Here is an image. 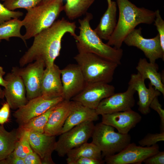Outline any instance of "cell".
<instances>
[{
    "label": "cell",
    "instance_id": "cell-1",
    "mask_svg": "<svg viewBox=\"0 0 164 164\" xmlns=\"http://www.w3.org/2000/svg\"><path fill=\"white\" fill-rule=\"evenodd\" d=\"M76 28L75 22H70L64 18L56 21L34 37L32 44L19 60L20 66L23 67L38 59L44 61L46 67L53 65L60 55L63 36L67 33L74 36L76 35Z\"/></svg>",
    "mask_w": 164,
    "mask_h": 164
},
{
    "label": "cell",
    "instance_id": "cell-2",
    "mask_svg": "<svg viewBox=\"0 0 164 164\" xmlns=\"http://www.w3.org/2000/svg\"><path fill=\"white\" fill-rule=\"evenodd\" d=\"M119 17L116 27L107 44L121 48L126 36L138 24H151L155 16V11L137 7L128 0H117Z\"/></svg>",
    "mask_w": 164,
    "mask_h": 164
},
{
    "label": "cell",
    "instance_id": "cell-3",
    "mask_svg": "<svg viewBox=\"0 0 164 164\" xmlns=\"http://www.w3.org/2000/svg\"><path fill=\"white\" fill-rule=\"evenodd\" d=\"M92 14L87 12L82 19H79V33L73 37L76 40L77 50L91 53L114 62L121 64L123 51L104 43L91 28L90 22L93 19Z\"/></svg>",
    "mask_w": 164,
    "mask_h": 164
},
{
    "label": "cell",
    "instance_id": "cell-4",
    "mask_svg": "<svg viewBox=\"0 0 164 164\" xmlns=\"http://www.w3.org/2000/svg\"><path fill=\"white\" fill-rule=\"evenodd\" d=\"M64 0H43L36 5L26 9L27 12L22 20L26 32V40L42 30L51 26L64 9Z\"/></svg>",
    "mask_w": 164,
    "mask_h": 164
},
{
    "label": "cell",
    "instance_id": "cell-5",
    "mask_svg": "<svg viewBox=\"0 0 164 164\" xmlns=\"http://www.w3.org/2000/svg\"><path fill=\"white\" fill-rule=\"evenodd\" d=\"M74 58L79 66L87 83L109 84L113 80L117 64L95 54L78 50Z\"/></svg>",
    "mask_w": 164,
    "mask_h": 164
},
{
    "label": "cell",
    "instance_id": "cell-6",
    "mask_svg": "<svg viewBox=\"0 0 164 164\" xmlns=\"http://www.w3.org/2000/svg\"><path fill=\"white\" fill-rule=\"evenodd\" d=\"M92 143L100 149L102 157L116 154L131 143L128 134L116 132L114 128L102 122L94 126L91 136Z\"/></svg>",
    "mask_w": 164,
    "mask_h": 164
},
{
    "label": "cell",
    "instance_id": "cell-7",
    "mask_svg": "<svg viewBox=\"0 0 164 164\" xmlns=\"http://www.w3.org/2000/svg\"><path fill=\"white\" fill-rule=\"evenodd\" d=\"M94 126L93 121H88L60 134L55 151L59 156H64L71 150L87 142L92 136Z\"/></svg>",
    "mask_w": 164,
    "mask_h": 164
},
{
    "label": "cell",
    "instance_id": "cell-8",
    "mask_svg": "<svg viewBox=\"0 0 164 164\" xmlns=\"http://www.w3.org/2000/svg\"><path fill=\"white\" fill-rule=\"evenodd\" d=\"M44 61L38 59L25 67H15L11 72L19 76L24 84L28 101L41 96V86L44 68Z\"/></svg>",
    "mask_w": 164,
    "mask_h": 164
},
{
    "label": "cell",
    "instance_id": "cell-9",
    "mask_svg": "<svg viewBox=\"0 0 164 164\" xmlns=\"http://www.w3.org/2000/svg\"><path fill=\"white\" fill-rule=\"evenodd\" d=\"M159 151L157 144L150 147L138 146L130 143L118 153L104 157L107 164H141L147 158Z\"/></svg>",
    "mask_w": 164,
    "mask_h": 164
},
{
    "label": "cell",
    "instance_id": "cell-10",
    "mask_svg": "<svg viewBox=\"0 0 164 164\" xmlns=\"http://www.w3.org/2000/svg\"><path fill=\"white\" fill-rule=\"evenodd\" d=\"M140 27L133 29L125 37L124 42L129 46L136 47L142 50L149 62L155 63L156 60L164 59V50L161 46L158 34L151 39L144 38Z\"/></svg>",
    "mask_w": 164,
    "mask_h": 164
},
{
    "label": "cell",
    "instance_id": "cell-11",
    "mask_svg": "<svg viewBox=\"0 0 164 164\" xmlns=\"http://www.w3.org/2000/svg\"><path fill=\"white\" fill-rule=\"evenodd\" d=\"M63 100L62 97L50 99L39 96L29 100L26 104L16 110L13 115L19 127L44 113Z\"/></svg>",
    "mask_w": 164,
    "mask_h": 164
},
{
    "label": "cell",
    "instance_id": "cell-12",
    "mask_svg": "<svg viewBox=\"0 0 164 164\" xmlns=\"http://www.w3.org/2000/svg\"><path fill=\"white\" fill-rule=\"evenodd\" d=\"M115 90L113 86L108 83H87L83 89L71 100L96 110L101 101L114 94Z\"/></svg>",
    "mask_w": 164,
    "mask_h": 164
},
{
    "label": "cell",
    "instance_id": "cell-13",
    "mask_svg": "<svg viewBox=\"0 0 164 164\" xmlns=\"http://www.w3.org/2000/svg\"><path fill=\"white\" fill-rule=\"evenodd\" d=\"M136 91L128 85L124 92L114 93L102 100L97 108L98 115L110 114L132 109L135 104L134 95Z\"/></svg>",
    "mask_w": 164,
    "mask_h": 164
},
{
    "label": "cell",
    "instance_id": "cell-14",
    "mask_svg": "<svg viewBox=\"0 0 164 164\" xmlns=\"http://www.w3.org/2000/svg\"><path fill=\"white\" fill-rule=\"evenodd\" d=\"M63 86V97L70 100L84 88L87 83L77 64H70L60 70Z\"/></svg>",
    "mask_w": 164,
    "mask_h": 164
},
{
    "label": "cell",
    "instance_id": "cell-15",
    "mask_svg": "<svg viewBox=\"0 0 164 164\" xmlns=\"http://www.w3.org/2000/svg\"><path fill=\"white\" fill-rule=\"evenodd\" d=\"M4 79L7 82L3 90L4 97L11 108L17 110L28 101L25 87L21 78L12 72L8 73Z\"/></svg>",
    "mask_w": 164,
    "mask_h": 164
},
{
    "label": "cell",
    "instance_id": "cell-16",
    "mask_svg": "<svg viewBox=\"0 0 164 164\" xmlns=\"http://www.w3.org/2000/svg\"><path fill=\"white\" fill-rule=\"evenodd\" d=\"M145 80L138 72L131 75L128 84L138 93V110L142 114L147 115L150 112V105L151 102L155 97L161 95V93L155 89L150 83L147 88L145 84Z\"/></svg>",
    "mask_w": 164,
    "mask_h": 164
},
{
    "label": "cell",
    "instance_id": "cell-17",
    "mask_svg": "<svg viewBox=\"0 0 164 164\" xmlns=\"http://www.w3.org/2000/svg\"><path fill=\"white\" fill-rule=\"evenodd\" d=\"M101 116L102 123L114 127L118 132L124 134H128L142 120L141 116L132 109Z\"/></svg>",
    "mask_w": 164,
    "mask_h": 164
},
{
    "label": "cell",
    "instance_id": "cell-18",
    "mask_svg": "<svg viewBox=\"0 0 164 164\" xmlns=\"http://www.w3.org/2000/svg\"><path fill=\"white\" fill-rule=\"evenodd\" d=\"M60 70L55 63L51 67H46L41 84L42 96L50 99L63 97V89Z\"/></svg>",
    "mask_w": 164,
    "mask_h": 164
},
{
    "label": "cell",
    "instance_id": "cell-19",
    "mask_svg": "<svg viewBox=\"0 0 164 164\" xmlns=\"http://www.w3.org/2000/svg\"><path fill=\"white\" fill-rule=\"evenodd\" d=\"M30 144L33 151L40 157L42 164H54L52 154L55 151L56 136L45 133L30 132Z\"/></svg>",
    "mask_w": 164,
    "mask_h": 164
},
{
    "label": "cell",
    "instance_id": "cell-20",
    "mask_svg": "<svg viewBox=\"0 0 164 164\" xmlns=\"http://www.w3.org/2000/svg\"><path fill=\"white\" fill-rule=\"evenodd\" d=\"M73 104V101L64 99L55 105L45 127L44 133L53 136L60 135Z\"/></svg>",
    "mask_w": 164,
    "mask_h": 164
},
{
    "label": "cell",
    "instance_id": "cell-21",
    "mask_svg": "<svg viewBox=\"0 0 164 164\" xmlns=\"http://www.w3.org/2000/svg\"><path fill=\"white\" fill-rule=\"evenodd\" d=\"M98 115L95 109L90 108L79 102L73 101L71 111L65 122L60 134L83 123L98 120Z\"/></svg>",
    "mask_w": 164,
    "mask_h": 164
},
{
    "label": "cell",
    "instance_id": "cell-22",
    "mask_svg": "<svg viewBox=\"0 0 164 164\" xmlns=\"http://www.w3.org/2000/svg\"><path fill=\"white\" fill-rule=\"evenodd\" d=\"M117 3L112 1L94 30L101 39L108 40L113 32L117 24Z\"/></svg>",
    "mask_w": 164,
    "mask_h": 164
},
{
    "label": "cell",
    "instance_id": "cell-23",
    "mask_svg": "<svg viewBox=\"0 0 164 164\" xmlns=\"http://www.w3.org/2000/svg\"><path fill=\"white\" fill-rule=\"evenodd\" d=\"M158 66L155 63L148 62L145 58H140L136 69L145 79H149L150 83L155 88L164 95V85L162 83V76L158 72Z\"/></svg>",
    "mask_w": 164,
    "mask_h": 164
},
{
    "label": "cell",
    "instance_id": "cell-24",
    "mask_svg": "<svg viewBox=\"0 0 164 164\" xmlns=\"http://www.w3.org/2000/svg\"><path fill=\"white\" fill-rule=\"evenodd\" d=\"M19 127L9 132L0 125V161L5 159L14 150L20 135Z\"/></svg>",
    "mask_w": 164,
    "mask_h": 164
},
{
    "label": "cell",
    "instance_id": "cell-25",
    "mask_svg": "<svg viewBox=\"0 0 164 164\" xmlns=\"http://www.w3.org/2000/svg\"><path fill=\"white\" fill-rule=\"evenodd\" d=\"M67 164L72 162L81 158L88 157L102 159L101 151L99 148L92 142H87L74 148L69 151L67 155Z\"/></svg>",
    "mask_w": 164,
    "mask_h": 164
},
{
    "label": "cell",
    "instance_id": "cell-26",
    "mask_svg": "<svg viewBox=\"0 0 164 164\" xmlns=\"http://www.w3.org/2000/svg\"><path fill=\"white\" fill-rule=\"evenodd\" d=\"M95 0H66L63 11L67 16L73 20L86 14Z\"/></svg>",
    "mask_w": 164,
    "mask_h": 164
},
{
    "label": "cell",
    "instance_id": "cell-27",
    "mask_svg": "<svg viewBox=\"0 0 164 164\" xmlns=\"http://www.w3.org/2000/svg\"><path fill=\"white\" fill-rule=\"evenodd\" d=\"M22 26V21L18 19H12L0 25V42L3 39L9 41L11 37H17L26 44L23 35L20 32Z\"/></svg>",
    "mask_w": 164,
    "mask_h": 164
},
{
    "label": "cell",
    "instance_id": "cell-28",
    "mask_svg": "<svg viewBox=\"0 0 164 164\" xmlns=\"http://www.w3.org/2000/svg\"><path fill=\"white\" fill-rule=\"evenodd\" d=\"M55 106L52 107L44 113L32 119L26 123L19 127L30 132L44 133V128Z\"/></svg>",
    "mask_w": 164,
    "mask_h": 164
},
{
    "label": "cell",
    "instance_id": "cell-29",
    "mask_svg": "<svg viewBox=\"0 0 164 164\" xmlns=\"http://www.w3.org/2000/svg\"><path fill=\"white\" fill-rule=\"evenodd\" d=\"M19 128L20 130V137L15 148L12 153L18 158L23 159L33 151L29 143L30 132Z\"/></svg>",
    "mask_w": 164,
    "mask_h": 164
},
{
    "label": "cell",
    "instance_id": "cell-30",
    "mask_svg": "<svg viewBox=\"0 0 164 164\" xmlns=\"http://www.w3.org/2000/svg\"><path fill=\"white\" fill-rule=\"evenodd\" d=\"M43 0H5L3 5L9 9L14 11L18 9H26L33 7Z\"/></svg>",
    "mask_w": 164,
    "mask_h": 164
},
{
    "label": "cell",
    "instance_id": "cell-31",
    "mask_svg": "<svg viewBox=\"0 0 164 164\" xmlns=\"http://www.w3.org/2000/svg\"><path fill=\"white\" fill-rule=\"evenodd\" d=\"M164 141V132L160 133H148L138 142L139 145L143 147H150L160 141Z\"/></svg>",
    "mask_w": 164,
    "mask_h": 164
},
{
    "label": "cell",
    "instance_id": "cell-32",
    "mask_svg": "<svg viewBox=\"0 0 164 164\" xmlns=\"http://www.w3.org/2000/svg\"><path fill=\"white\" fill-rule=\"evenodd\" d=\"M23 15L22 12L10 10L0 2V25L12 19H19Z\"/></svg>",
    "mask_w": 164,
    "mask_h": 164
},
{
    "label": "cell",
    "instance_id": "cell-33",
    "mask_svg": "<svg viewBox=\"0 0 164 164\" xmlns=\"http://www.w3.org/2000/svg\"><path fill=\"white\" fill-rule=\"evenodd\" d=\"M155 16L154 21V25L156 26L159 36L161 45L164 50V21L162 18L159 11H155Z\"/></svg>",
    "mask_w": 164,
    "mask_h": 164
},
{
    "label": "cell",
    "instance_id": "cell-34",
    "mask_svg": "<svg viewBox=\"0 0 164 164\" xmlns=\"http://www.w3.org/2000/svg\"><path fill=\"white\" fill-rule=\"evenodd\" d=\"M150 108L156 111L158 114L160 120V132H164V110L159 103L158 97H155L152 100L150 104Z\"/></svg>",
    "mask_w": 164,
    "mask_h": 164
},
{
    "label": "cell",
    "instance_id": "cell-35",
    "mask_svg": "<svg viewBox=\"0 0 164 164\" xmlns=\"http://www.w3.org/2000/svg\"><path fill=\"white\" fill-rule=\"evenodd\" d=\"M143 162L146 164H164V152L159 151L145 159Z\"/></svg>",
    "mask_w": 164,
    "mask_h": 164
},
{
    "label": "cell",
    "instance_id": "cell-36",
    "mask_svg": "<svg viewBox=\"0 0 164 164\" xmlns=\"http://www.w3.org/2000/svg\"><path fill=\"white\" fill-rule=\"evenodd\" d=\"M10 107L6 102L0 109V125H3L9 119L10 113Z\"/></svg>",
    "mask_w": 164,
    "mask_h": 164
},
{
    "label": "cell",
    "instance_id": "cell-37",
    "mask_svg": "<svg viewBox=\"0 0 164 164\" xmlns=\"http://www.w3.org/2000/svg\"><path fill=\"white\" fill-rule=\"evenodd\" d=\"M104 160L91 158H81L73 162L71 164H102Z\"/></svg>",
    "mask_w": 164,
    "mask_h": 164
},
{
    "label": "cell",
    "instance_id": "cell-38",
    "mask_svg": "<svg viewBox=\"0 0 164 164\" xmlns=\"http://www.w3.org/2000/svg\"><path fill=\"white\" fill-rule=\"evenodd\" d=\"M25 164H42L39 156L33 151L23 159Z\"/></svg>",
    "mask_w": 164,
    "mask_h": 164
},
{
    "label": "cell",
    "instance_id": "cell-39",
    "mask_svg": "<svg viewBox=\"0 0 164 164\" xmlns=\"http://www.w3.org/2000/svg\"><path fill=\"white\" fill-rule=\"evenodd\" d=\"M0 164H25L23 159L18 158L11 153L5 159L0 161Z\"/></svg>",
    "mask_w": 164,
    "mask_h": 164
},
{
    "label": "cell",
    "instance_id": "cell-40",
    "mask_svg": "<svg viewBox=\"0 0 164 164\" xmlns=\"http://www.w3.org/2000/svg\"><path fill=\"white\" fill-rule=\"evenodd\" d=\"M5 73V72L3 70V67L0 66V85L5 87L7 84V82L3 78V76Z\"/></svg>",
    "mask_w": 164,
    "mask_h": 164
},
{
    "label": "cell",
    "instance_id": "cell-41",
    "mask_svg": "<svg viewBox=\"0 0 164 164\" xmlns=\"http://www.w3.org/2000/svg\"><path fill=\"white\" fill-rule=\"evenodd\" d=\"M4 97L3 90L0 87V99H3Z\"/></svg>",
    "mask_w": 164,
    "mask_h": 164
},
{
    "label": "cell",
    "instance_id": "cell-42",
    "mask_svg": "<svg viewBox=\"0 0 164 164\" xmlns=\"http://www.w3.org/2000/svg\"><path fill=\"white\" fill-rule=\"evenodd\" d=\"M108 4V6H110L111 4V0H107Z\"/></svg>",
    "mask_w": 164,
    "mask_h": 164
},
{
    "label": "cell",
    "instance_id": "cell-43",
    "mask_svg": "<svg viewBox=\"0 0 164 164\" xmlns=\"http://www.w3.org/2000/svg\"><path fill=\"white\" fill-rule=\"evenodd\" d=\"M2 0V1H5V0Z\"/></svg>",
    "mask_w": 164,
    "mask_h": 164
}]
</instances>
